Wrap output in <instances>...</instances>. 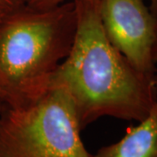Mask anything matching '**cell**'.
Instances as JSON below:
<instances>
[{
    "instance_id": "obj_1",
    "label": "cell",
    "mask_w": 157,
    "mask_h": 157,
    "mask_svg": "<svg viewBox=\"0 0 157 157\" xmlns=\"http://www.w3.org/2000/svg\"><path fill=\"white\" fill-rule=\"evenodd\" d=\"M77 25L73 47L52 75L75 105L79 128L111 116L141 121L157 101V73L139 71L111 44L99 0H73Z\"/></svg>"
},
{
    "instance_id": "obj_2",
    "label": "cell",
    "mask_w": 157,
    "mask_h": 157,
    "mask_svg": "<svg viewBox=\"0 0 157 157\" xmlns=\"http://www.w3.org/2000/svg\"><path fill=\"white\" fill-rule=\"evenodd\" d=\"M73 1L39 9L11 8L0 26V78L9 105L45 88L72 50L76 33Z\"/></svg>"
},
{
    "instance_id": "obj_3",
    "label": "cell",
    "mask_w": 157,
    "mask_h": 157,
    "mask_svg": "<svg viewBox=\"0 0 157 157\" xmlns=\"http://www.w3.org/2000/svg\"><path fill=\"white\" fill-rule=\"evenodd\" d=\"M80 131L72 96L49 81L39 93L0 112V157H94Z\"/></svg>"
},
{
    "instance_id": "obj_4",
    "label": "cell",
    "mask_w": 157,
    "mask_h": 157,
    "mask_svg": "<svg viewBox=\"0 0 157 157\" xmlns=\"http://www.w3.org/2000/svg\"><path fill=\"white\" fill-rule=\"evenodd\" d=\"M99 10L111 44L139 71L157 73L153 59L157 18L144 0H99Z\"/></svg>"
},
{
    "instance_id": "obj_5",
    "label": "cell",
    "mask_w": 157,
    "mask_h": 157,
    "mask_svg": "<svg viewBox=\"0 0 157 157\" xmlns=\"http://www.w3.org/2000/svg\"><path fill=\"white\" fill-rule=\"evenodd\" d=\"M94 156L157 157V101L144 120L127 128L123 138L101 147Z\"/></svg>"
},
{
    "instance_id": "obj_6",
    "label": "cell",
    "mask_w": 157,
    "mask_h": 157,
    "mask_svg": "<svg viewBox=\"0 0 157 157\" xmlns=\"http://www.w3.org/2000/svg\"><path fill=\"white\" fill-rule=\"evenodd\" d=\"M26 6L39 8V9H46L59 6L67 0H23Z\"/></svg>"
},
{
    "instance_id": "obj_7",
    "label": "cell",
    "mask_w": 157,
    "mask_h": 157,
    "mask_svg": "<svg viewBox=\"0 0 157 157\" xmlns=\"http://www.w3.org/2000/svg\"><path fill=\"white\" fill-rule=\"evenodd\" d=\"M9 104V96L6 93V89L4 87V85L2 83V80L0 78V112Z\"/></svg>"
},
{
    "instance_id": "obj_8",
    "label": "cell",
    "mask_w": 157,
    "mask_h": 157,
    "mask_svg": "<svg viewBox=\"0 0 157 157\" xmlns=\"http://www.w3.org/2000/svg\"><path fill=\"white\" fill-rule=\"evenodd\" d=\"M23 4H25L23 0H0V6L6 7H16Z\"/></svg>"
},
{
    "instance_id": "obj_9",
    "label": "cell",
    "mask_w": 157,
    "mask_h": 157,
    "mask_svg": "<svg viewBox=\"0 0 157 157\" xmlns=\"http://www.w3.org/2000/svg\"><path fill=\"white\" fill-rule=\"evenodd\" d=\"M11 8H12V7H6V6H0V26H1L2 23L4 21L6 14L8 13V11Z\"/></svg>"
},
{
    "instance_id": "obj_10",
    "label": "cell",
    "mask_w": 157,
    "mask_h": 157,
    "mask_svg": "<svg viewBox=\"0 0 157 157\" xmlns=\"http://www.w3.org/2000/svg\"><path fill=\"white\" fill-rule=\"evenodd\" d=\"M149 1V10L152 14L157 18V0H148Z\"/></svg>"
},
{
    "instance_id": "obj_11",
    "label": "cell",
    "mask_w": 157,
    "mask_h": 157,
    "mask_svg": "<svg viewBox=\"0 0 157 157\" xmlns=\"http://www.w3.org/2000/svg\"><path fill=\"white\" fill-rule=\"evenodd\" d=\"M153 59L155 63H157V40L155 42V44L154 45V48H153Z\"/></svg>"
},
{
    "instance_id": "obj_12",
    "label": "cell",
    "mask_w": 157,
    "mask_h": 157,
    "mask_svg": "<svg viewBox=\"0 0 157 157\" xmlns=\"http://www.w3.org/2000/svg\"><path fill=\"white\" fill-rule=\"evenodd\" d=\"M156 29H157V24H156Z\"/></svg>"
}]
</instances>
